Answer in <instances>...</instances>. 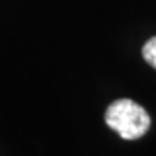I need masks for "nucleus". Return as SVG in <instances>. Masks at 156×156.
Returning a JSON list of instances; mask_svg holds the SVG:
<instances>
[{"label": "nucleus", "instance_id": "obj_1", "mask_svg": "<svg viewBox=\"0 0 156 156\" xmlns=\"http://www.w3.org/2000/svg\"><path fill=\"white\" fill-rule=\"evenodd\" d=\"M105 123L124 140H136L145 136L150 127V116L144 107L131 99H118L108 105Z\"/></svg>", "mask_w": 156, "mask_h": 156}, {"label": "nucleus", "instance_id": "obj_2", "mask_svg": "<svg viewBox=\"0 0 156 156\" xmlns=\"http://www.w3.org/2000/svg\"><path fill=\"white\" fill-rule=\"evenodd\" d=\"M142 56H144V59L153 69H156V37L150 38L144 45V48H142Z\"/></svg>", "mask_w": 156, "mask_h": 156}]
</instances>
